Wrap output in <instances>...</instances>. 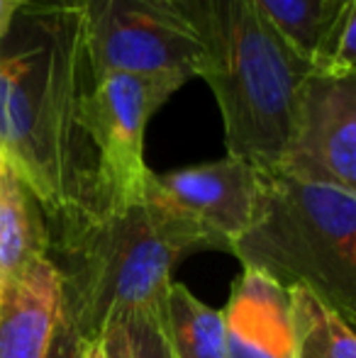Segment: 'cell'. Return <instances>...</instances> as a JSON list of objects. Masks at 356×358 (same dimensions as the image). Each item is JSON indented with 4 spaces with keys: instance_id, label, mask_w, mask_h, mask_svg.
I'll use <instances>...</instances> for the list:
<instances>
[{
    "instance_id": "1",
    "label": "cell",
    "mask_w": 356,
    "mask_h": 358,
    "mask_svg": "<svg viewBox=\"0 0 356 358\" xmlns=\"http://www.w3.org/2000/svg\"><path fill=\"white\" fill-rule=\"evenodd\" d=\"M95 83L78 0H34L0 42V156L47 224L95 208L81 103Z\"/></svg>"
},
{
    "instance_id": "2",
    "label": "cell",
    "mask_w": 356,
    "mask_h": 358,
    "mask_svg": "<svg viewBox=\"0 0 356 358\" xmlns=\"http://www.w3.org/2000/svg\"><path fill=\"white\" fill-rule=\"evenodd\" d=\"M47 227V256L62 280V315L83 341L100 339L115 317L162 302L180 261L215 251L149 183L139 203L90 208Z\"/></svg>"
},
{
    "instance_id": "3",
    "label": "cell",
    "mask_w": 356,
    "mask_h": 358,
    "mask_svg": "<svg viewBox=\"0 0 356 358\" xmlns=\"http://www.w3.org/2000/svg\"><path fill=\"white\" fill-rule=\"evenodd\" d=\"M205 69L222 115L227 156L259 171H278L298 95L315 71L252 0H190Z\"/></svg>"
},
{
    "instance_id": "4",
    "label": "cell",
    "mask_w": 356,
    "mask_h": 358,
    "mask_svg": "<svg viewBox=\"0 0 356 358\" xmlns=\"http://www.w3.org/2000/svg\"><path fill=\"white\" fill-rule=\"evenodd\" d=\"M242 268L303 285L356 320V193L283 171H262L252 224L234 241Z\"/></svg>"
},
{
    "instance_id": "5",
    "label": "cell",
    "mask_w": 356,
    "mask_h": 358,
    "mask_svg": "<svg viewBox=\"0 0 356 358\" xmlns=\"http://www.w3.org/2000/svg\"><path fill=\"white\" fill-rule=\"evenodd\" d=\"M185 80L171 76L110 73L81 103V129L95 159V208L139 203L154 171L144 159L149 120Z\"/></svg>"
},
{
    "instance_id": "6",
    "label": "cell",
    "mask_w": 356,
    "mask_h": 358,
    "mask_svg": "<svg viewBox=\"0 0 356 358\" xmlns=\"http://www.w3.org/2000/svg\"><path fill=\"white\" fill-rule=\"evenodd\" d=\"M93 78L110 73L171 76L188 83L205 49L176 0H78Z\"/></svg>"
},
{
    "instance_id": "7",
    "label": "cell",
    "mask_w": 356,
    "mask_h": 358,
    "mask_svg": "<svg viewBox=\"0 0 356 358\" xmlns=\"http://www.w3.org/2000/svg\"><path fill=\"white\" fill-rule=\"evenodd\" d=\"M278 171L356 193V73L308 76Z\"/></svg>"
},
{
    "instance_id": "8",
    "label": "cell",
    "mask_w": 356,
    "mask_h": 358,
    "mask_svg": "<svg viewBox=\"0 0 356 358\" xmlns=\"http://www.w3.org/2000/svg\"><path fill=\"white\" fill-rule=\"evenodd\" d=\"M152 190L171 210L198 227L215 251H232L252 224L262 188V171L234 156L152 173Z\"/></svg>"
},
{
    "instance_id": "9",
    "label": "cell",
    "mask_w": 356,
    "mask_h": 358,
    "mask_svg": "<svg viewBox=\"0 0 356 358\" xmlns=\"http://www.w3.org/2000/svg\"><path fill=\"white\" fill-rule=\"evenodd\" d=\"M227 358H295L288 287L242 268L222 310Z\"/></svg>"
},
{
    "instance_id": "10",
    "label": "cell",
    "mask_w": 356,
    "mask_h": 358,
    "mask_svg": "<svg viewBox=\"0 0 356 358\" xmlns=\"http://www.w3.org/2000/svg\"><path fill=\"white\" fill-rule=\"evenodd\" d=\"M62 315V280L49 256L0 290V358H47Z\"/></svg>"
},
{
    "instance_id": "11",
    "label": "cell",
    "mask_w": 356,
    "mask_h": 358,
    "mask_svg": "<svg viewBox=\"0 0 356 358\" xmlns=\"http://www.w3.org/2000/svg\"><path fill=\"white\" fill-rule=\"evenodd\" d=\"M49 251L47 217L13 166L0 156V290Z\"/></svg>"
},
{
    "instance_id": "12",
    "label": "cell",
    "mask_w": 356,
    "mask_h": 358,
    "mask_svg": "<svg viewBox=\"0 0 356 358\" xmlns=\"http://www.w3.org/2000/svg\"><path fill=\"white\" fill-rule=\"evenodd\" d=\"M295 358H356L354 324L303 285L288 287Z\"/></svg>"
},
{
    "instance_id": "13",
    "label": "cell",
    "mask_w": 356,
    "mask_h": 358,
    "mask_svg": "<svg viewBox=\"0 0 356 358\" xmlns=\"http://www.w3.org/2000/svg\"><path fill=\"white\" fill-rule=\"evenodd\" d=\"M164 324L176 358H227L222 310L200 302L183 283L169 285Z\"/></svg>"
},
{
    "instance_id": "14",
    "label": "cell",
    "mask_w": 356,
    "mask_h": 358,
    "mask_svg": "<svg viewBox=\"0 0 356 358\" xmlns=\"http://www.w3.org/2000/svg\"><path fill=\"white\" fill-rule=\"evenodd\" d=\"M252 3L315 66L339 20L352 5H356V0H252Z\"/></svg>"
},
{
    "instance_id": "15",
    "label": "cell",
    "mask_w": 356,
    "mask_h": 358,
    "mask_svg": "<svg viewBox=\"0 0 356 358\" xmlns=\"http://www.w3.org/2000/svg\"><path fill=\"white\" fill-rule=\"evenodd\" d=\"M100 339L108 358H176L164 324V300L115 317Z\"/></svg>"
},
{
    "instance_id": "16",
    "label": "cell",
    "mask_w": 356,
    "mask_h": 358,
    "mask_svg": "<svg viewBox=\"0 0 356 358\" xmlns=\"http://www.w3.org/2000/svg\"><path fill=\"white\" fill-rule=\"evenodd\" d=\"M81 349H83V339L76 334V329L69 324L66 317L59 315L47 358H81Z\"/></svg>"
},
{
    "instance_id": "17",
    "label": "cell",
    "mask_w": 356,
    "mask_h": 358,
    "mask_svg": "<svg viewBox=\"0 0 356 358\" xmlns=\"http://www.w3.org/2000/svg\"><path fill=\"white\" fill-rule=\"evenodd\" d=\"M32 3L34 0H0V42L5 39L8 29L13 27L15 17Z\"/></svg>"
},
{
    "instance_id": "18",
    "label": "cell",
    "mask_w": 356,
    "mask_h": 358,
    "mask_svg": "<svg viewBox=\"0 0 356 358\" xmlns=\"http://www.w3.org/2000/svg\"><path fill=\"white\" fill-rule=\"evenodd\" d=\"M81 358H108V356H105L103 339H95V341H83Z\"/></svg>"
},
{
    "instance_id": "19",
    "label": "cell",
    "mask_w": 356,
    "mask_h": 358,
    "mask_svg": "<svg viewBox=\"0 0 356 358\" xmlns=\"http://www.w3.org/2000/svg\"><path fill=\"white\" fill-rule=\"evenodd\" d=\"M176 3L180 5V8H185V10H188V15H190V0H176Z\"/></svg>"
}]
</instances>
